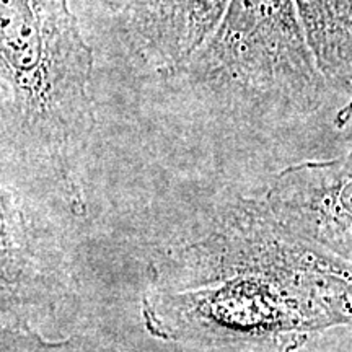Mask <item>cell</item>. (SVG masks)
Segmentation results:
<instances>
[{"instance_id": "5b68a950", "label": "cell", "mask_w": 352, "mask_h": 352, "mask_svg": "<svg viewBox=\"0 0 352 352\" xmlns=\"http://www.w3.org/2000/svg\"><path fill=\"white\" fill-rule=\"evenodd\" d=\"M308 46L329 85L352 104V0H294Z\"/></svg>"}, {"instance_id": "3957f363", "label": "cell", "mask_w": 352, "mask_h": 352, "mask_svg": "<svg viewBox=\"0 0 352 352\" xmlns=\"http://www.w3.org/2000/svg\"><path fill=\"white\" fill-rule=\"evenodd\" d=\"M140 59L166 77L182 74L226 16L230 0H104Z\"/></svg>"}, {"instance_id": "8992f818", "label": "cell", "mask_w": 352, "mask_h": 352, "mask_svg": "<svg viewBox=\"0 0 352 352\" xmlns=\"http://www.w3.org/2000/svg\"><path fill=\"white\" fill-rule=\"evenodd\" d=\"M2 352H80L70 341L47 342L28 328L2 331Z\"/></svg>"}, {"instance_id": "6da1fadb", "label": "cell", "mask_w": 352, "mask_h": 352, "mask_svg": "<svg viewBox=\"0 0 352 352\" xmlns=\"http://www.w3.org/2000/svg\"><path fill=\"white\" fill-rule=\"evenodd\" d=\"M91 69L69 0H0L3 142L64 175L95 124Z\"/></svg>"}, {"instance_id": "7a4b0ae2", "label": "cell", "mask_w": 352, "mask_h": 352, "mask_svg": "<svg viewBox=\"0 0 352 352\" xmlns=\"http://www.w3.org/2000/svg\"><path fill=\"white\" fill-rule=\"evenodd\" d=\"M182 74L227 103L283 113L310 116L340 96L308 46L294 0H230Z\"/></svg>"}, {"instance_id": "277c9868", "label": "cell", "mask_w": 352, "mask_h": 352, "mask_svg": "<svg viewBox=\"0 0 352 352\" xmlns=\"http://www.w3.org/2000/svg\"><path fill=\"white\" fill-rule=\"evenodd\" d=\"M271 202L290 226L352 258V153L285 170Z\"/></svg>"}, {"instance_id": "52a82bcc", "label": "cell", "mask_w": 352, "mask_h": 352, "mask_svg": "<svg viewBox=\"0 0 352 352\" xmlns=\"http://www.w3.org/2000/svg\"><path fill=\"white\" fill-rule=\"evenodd\" d=\"M349 122H352V104H349V107L342 108L340 114L336 116V126L338 127H344L346 124H349Z\"/></svg>"}]
</instances>
